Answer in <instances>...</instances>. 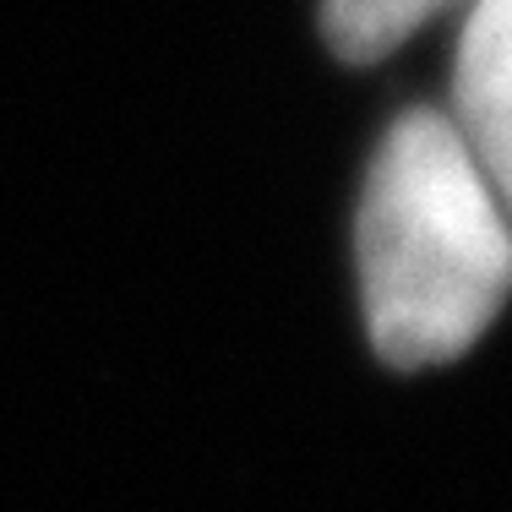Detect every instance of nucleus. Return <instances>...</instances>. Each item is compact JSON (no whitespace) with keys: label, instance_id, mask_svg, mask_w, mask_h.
<instances>
[{"label":"nucleus","instance_id":"f257e3e1","mask_svg":"<svg viewBox=\"0 0 512 512\" xmlns=\"http://www.w3.org/2000/svg\"><path fill=\"white\" fill-rule=\"evenodd\" d=\"M360 306L398 371L458 360L512 295V218L458 126L409 109L360 197Z\"/></svg>","mask_w":512,"mask_h":512},{"label":"nucleus","instance_id":"f03ea898","mask_svg":"<svg viewBox=\"0 0 512 512\" xmlns=\"http://www.w3.org/2000/svg\"><path fill=\"white\" fill-rule=\"evenodd\" d=\"M463 148L512 218V0H474L453 66V115Z\"/></svg>","mask_w":512,"mask_h":512},{"label":"nucleus","instance_id":"7ed1b4c3","mask_svg":"<svg viewBox=\"0 0 512 512\" xmlns=\"http://www.w3.org/2000/svg\"><path fill=\"white\" fill-rule=\"evenodd\" d=\"M442 6L447 0H322L327 50L349 66H371V60L393 55Z\"/></svg>","mask_w":512,"mask_h":512}]
</instances>
